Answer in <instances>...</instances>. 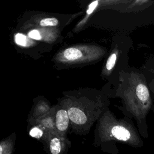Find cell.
I'll use <instances>...</instances> for the list:
<instances>
[{
    "label": "cell",
    "instance_id": "1",
    "mask_svg": "<svg viewBox=\"0 0 154 154\" xmlns=\"http://www.w3.org/2000/svg\"><path fill=\"white\" fill-rule=\"evenodd\" d=\"M114 143H123L135 148H140L144 145L143 140L131 124L110 117H103L96 128L93 145L100 147L103 152L119 154Z\"/></svg>",
    "mask_w": 154,
    "mask_h": 154
},
{
    "label": "cell",
    "instance_id": "2",
    "mask_svg": "<svg viewBox=\"0 0 154 154\" xmlns=\"http://www.w3.org/2000/svg\"><path fill=\"white\" fill-rule=\"evenodd\" d=\"M70 147L67 136H61L57 132H49L43 144V149L48 154H67Z\"/></svg>",
    "mask_w": 154,
    "mask_h": 154
},
{
    "label": "cell",
    "instance_id": "3",
    "mask_svg": "<svg viewBox=\"0 0 154 154\" xmlns=\"http://www.w3.org/2000/svg\"><path fill=\"white\" fill-rule=\"evenodd\" d=\"M87 48L71 47L66 49L60 54V58L64 62L78 63L84 61L87 59H91V49L87 51Z\"/></svg>",
    "mask_w": 154,
    "mask_h": 154
},
{
    "label": "cell",
    "instance_id": "4",
    "mask_svg": "<svg viewBox=\"0 0 154 154\" xmlns=\"http://www.w3.org/2000/svg\"><path fill=\"white\" fill-rule=\"evenodd\" d=\"M55 121L57 132L61 136H67L70 122L67 111L58 109L55 114Z\"/></svg>",
    "mask_w": 154,
    "mask_h": 154
},
{
    "label": "cell",
    "instance_id": "5",
    "mask_svg": "<svg viewBox=\"0 0 154 154\" xmlns=\"http://www.w3.org/2000/svg\"><path fill=\"white\" fill-rule=\"evenodd\" d=\"M14 134L3 139L0 142V154H13L15 148Z\"/></svg>",
    "mask_w": 154,
    "mask_h": 154
},
{
    "label": "cell",
    "instance_id": "6",
    "mask_svg": "<svg viewBox=\"0 0 154 154\" xmlns=\"http://www.w3.org/2000/svg\"><path fill=\"white\" fill-rule=\"evenodd\" d=\"M28 133L30 137L37 139L43 144L49 132H48L42 126L37 125H34V126L29 129Z\"/></svg>",
    "mask_w": 154,
    "mask_h": 154
},
{
    "label": "cell",
    "instance_id": "7",
    "mask_svg": "<svg viewBox=\"0 0 154 154\" xmlns=\"http://www.w3.org/2000/svg\"><path fill=\"white\" fill-rule=\"evenodd\" d=\"M31 38H28L25 35L22 33H17L14 35V42L19 46L23 47H28L32 45V42Z\"/></svg>",
    "mask_w": 154,
    "mask_h": 154
},
{
    "label": "cell",
    "instance_id": "8",
    "mask_svg": "<svg viewBox=\"0 0 154 154\" xmlns=\"http://www.w3.org/2000/svg\"><path fill=\"white\" fill-rule=\"evenodd\" d=\"M58 24V20L55 17L45 18L42 19L39 22V25L42 26H54L57 25Z\"/></svg>",
    "mask_w": 154,
    "mask_h": 154
},
{
    "label": "cell",
    "instance_id": "9",
    "mask_svg": "<svg viewBox=\"0 0 154 154\" xmlns=\"http://www.w3.org/2000/svg\"><path fill=\"white\" fill-rule=\"evenodd\" d=\"M116 60H117V54L115 52L112 53L109 57L105 66V67L108 70H111L112 69V67L114 66L116 64Z\"/></svg>",
    "mask_w": 154,
    "mask_h": 154
},
{
    "label": "cell",
    "instance_id": "10",
    "mask_svg": "<svg viewBox=\"0 0 154 154\" xmlns=\"http://www.w3.org/2000/svg\"><path fill=\"white\" fill-rule=\"evenodd\" d=\"M28 36L29 38L32 40H40L42 38L41 32L37 29H32L30 31L28 34Z\"/></svg>",
    "mask_w": 154,
    "mask_h": 154
},
{
    "label": "cell",
    "instance_id": "11",
    "mask_svg": "<svg viewBox=\"0 0 154 154\" xmlns=\"http://www.w3.org/2000/svg\"><path fill=\"white\" fill-rule=\"evenodd\" d=\"M97 4H98V1H93V2H91L89 5L88 8V9L87 10V14H90L91 13H92L93 12L94 10L96 8V7L97 5Z\"/></svg>",
    "mask_w": 154,
    "mask_h": 154
},
{
    "label": "cell",
    "instance_id": "12",
    "mask_svg": "<svg viewBox=\"0 0 154 154\" xmlns=\"http://www.w3.org/2000/svg\"><path fill=\"white\" fill-rule=\"evenodd\" d=\"M153 90H154V81L153 82Z\"/></svg>",
    "mask_w": 154,
    "mask_h": 154
}]
</instances>
